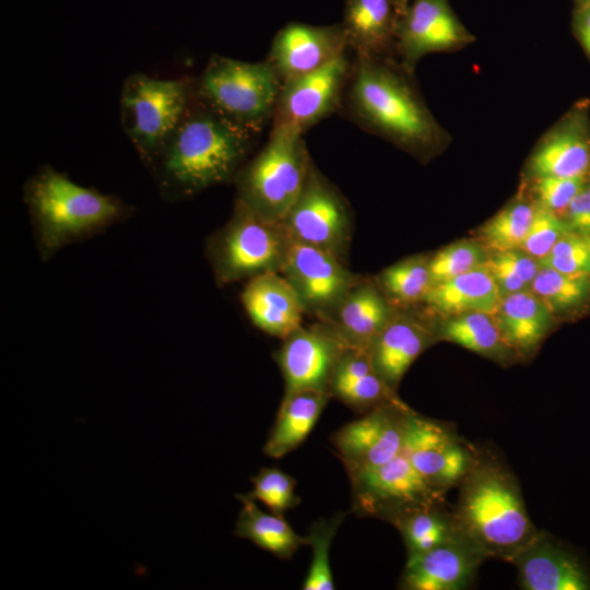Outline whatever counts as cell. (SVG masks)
Here are the masks:
<instances>
[{"instance_id": "obj_34", "label": "cell", "mask_w": 590, "mask_h": 590, "mask_svg": "<svg viewBox=\"0 0 590 590\" xmlns=\"http://www.w3.org/2000/svg\"><path fill=\"white\" fill-rule=\"evenodd\" d=\"M535 204L517 200L488 220L481 229L484 245L493 252L520 248L533 219Z\"/></svg>"}, {"instance_id": "obj_2", "label": "cell", "mask_w": 590, "mask_h": 590, "mask_svg": "<svg viewBox=\"0 0 590 590\" xmlns=\"http://www.w3.org/2000/svg\"><path fill=\"white\" fill-rule=\"evenodd\" d=\"M390 58L355 55L349 106L365 128L420 158L444 146L447 135L409 80Z\"/></svg>"}, {"instance_id": "obj_36", "label": "cell", "mask_w": 590, "mask_h": 590, "mask_svg": "<svg viewBox=\"0 0 590 590\" xmlns=\"http://www.w3.org/2000/svg\"><path fill=\"white\" fill-rule=\"evenodd\" d=\"M253 488L245 494L253 500L261 502L272 514L284 517L285 512L295 508L300 499L295 494L296 481L276 468H262L251 477Z\"/></svg>"}, {"instance_id": "obj_31", "label": "cell", "mask_w": 590, "mask_h": 590, "mask_svg": "<svg viewBox=\"0 0 590 590\" xmlns=\"http://www.w3.org/2000/svg\"><path fill=\"white\" fill-rule=\"evenodd\" d=\"M437 334L439 339L491 358H504L510 350L503 340L494 315L482 311L447 317Z\"/></svg>"}, {"instance_id": "obj_7", "label": "cell", "mask_w": 590, "mask_h": 590, "mask_svg": "<svg viewBox=\"0 0 590 590\" xmlns=\"http://www.w3.org/2000/svg\"><path fill=\"white\" fill-rule=\"evenodd\" d=\"M281 85L267 60L247 62L213 55L194 80L193 94L225 119L257 135L273 119Z\"/></svg>"}, {"instance_id": "obj_39", "label": "cell", "mask_w": 590, "mask_h": 590, "mask_svg": "<svg viewBox=\"0 0 590 590\" xmlns=\"http://www.w3.org/2000/svg\"><path fill=\"white\" fill-rule=\"evenodd\" d=\"M570 231L567 223L558 215L535 204L533 219L520 249L538 261L548 255L556 241Z\"/></svg>"}, {"instance_id": "obj_44", "label": "cell", "mask_w": 590, "mask_h": 590, "mask_svg": "<svg viewBox=\"0 0 590 590\" xmlns=\"http://www.w3.org/2000/svg\"><path fill=\"white\" fill-rule=\"evenodd\" d=\"M410 0H396V2L398 3V5L401 8V10L403 11L408 4Z\"/></svg>"}, {"instance_id": "obj_40", "label": "cell", "mask_w": 590, "mask_h": 590, "mask_svg": "<svg viewBox=\"0 0 590 590\" xmlns=\"http://www.w3.org/2000/svg\"><path fill=\"white\" fill-rule=\"evenodd\" d=\"M585 186V175L573 177H541L535 179L534 191L539 205L558 213L565 211Z\"/></svg>"}, {"instance_id": "obj_8", "label": "cell", "mask_w": 590, "mask_h": 590, "mask_svg": "<svg viewBox=\"0 0 590 590\" xmlns=\"http://www.w3.org/2000/svg\"><path fill=\"white\" fill-rule=\"evenodd\" d=\"M193 79H155L130 74L121 88L122 129L149 167L185 116L192 96Z\"/></svg>"}, {"instance_id": "obj_45", "label": "cell", "mask_w": 590, "mask_h": 590, "mask_svg": "<svg viewBox=\"0 0 590 590\" xmlns=\"http://www.w3.org/2000/svg\"><path fill=\"white\" fill-rule=\"evenodd\" d=\"M577 2H578V5H579V4H583V3L590 2V0H577Z\"/></svg>"}, {"instance_id": "obj_26", "label": "cell", "mask_w": 590, "mask_h": 590, "mask_svg": "<svg viewBox=\"0 0 590 590\" xmlns=\"http://www.w3.org/2000/svg\"><path fill=\"white\" fill-rule=\"evenodd\" d=\"M500 299L498 287L483 264L450 280L432 285L422 303L430 310L449 317L469 311L494 315Z\"/></svg>"}, {"instance_id": "obj_33", "label": "cell", "mask_w": 590, "mask_h": 590, "mask_svg": "<svg viewBox=\"0 0 590 590\" xmlns=\"http://www.w3.org/2000/svg\"><path fill=\"white\" fill-rule=\"evenodd\" d=\"M590 276L571 275L540 266L530 291L553 312L582 304L590 295Z\"/></svg>"}, {"instance_id": "obj_11", "label": "cell", "mask_w": 590, "mask_h": 590, "mask_svg": "<svg viewBox=\"0 0 590 590\" xmlns=\"http://www.w3.org/2000/svg\"><path fill=\"white\" fill-rule=\"evenodd\" d=\"M297 294L305 314L326 321L362 278L317 247L292 239L280 272Z\"/></svg>"}, {"instance_id": "obj_21", "label": "cell", "mask_w": 590, "mask_h": 590, "mask_svg": "<svg viewBox=\"0 0 590 590\" xmlns=\"http://www.w3.org/2000/svg\"><path fill=\"white\" fill-rule=\"evenodd\" d=\"M396 310L374 279L362 276L323 322L345 347L368 351Z\"/></svg>"}, {"instance_id": "obj_29", "label": "cell", "mask_w": 590, "mask_h": 590, "mask_svg": "<svg viewBox=\"0 0 590 590\" xmlns=\"http://www.w3.org/2000/svg\"><path fill=\"white\" fill-rule=\"evenodd\" d=\"M236 498L243 507L233 531L235 536L251 541L280 559H291L299 547L308 545V536L297 534L284 517L264 512L245 494Z\"/></svg>"}, {"instance_id": "obj_10", "label": "cell", "mask_w": 590, "mask_h": 590, "mask_svg": "<svg viewBox=\"0 0 590 590\" xmlns=\"http://www.w3.org/2000/svg\"><path fill=\"white\" fill-rule=\"evenodd\" d=\"M352 511L389 521L404 510L442 503L444 492L432 486L403 452L393 459L347 474Z\"/></svg>"}, {"instance_id": "obj_37", "label": "cell", "mask_w": 590, "mask_h": 590, "mask_svg": "<svg viewBox=\"0 0 590 590\" xmlns=\"http://www.w3.org/2000/svg\"><path fill=\"white\" fill-rule=\"evenodd\" d=\"M486 259L484 248L475 241L451 244L428 259L432 285L482 267Z\"/></svg>"}, {"instance_id": "obj_42", "label": "cell", "mask_w": 590, "mask_h": 590, "mask_svg": "<svg viewBox=\"0 0 590 590\" xmlns=\"http://www.w3.org/2000/svg\"><path fill=\"white\" fill-rule=\"evenodd\" d=\"M570 231L590 235V186H583L565 210Z\"/></svg>"}, {"instance_id": "obj_1", "label": "cell", "mask_w": 590, "mask_h": 590, "mask_svg": "<svg viewBox=\"0 0 590 590\" xmlns=\"http://www.w3.org/2000/svg\"><path fill=\"white\" fill-rule=\"evenodd\" d=\"M255 137L193 94L185 116L149 166L161 197L179 201L234 181Z\"/></svg>"}, {"instance_id": "obj_32", "label": "cell", "mask_w": 590, "mask_h": 590, "mask_svg": "<svg viewBox=\"0 0 590 590\" xmlns=\"http://www.w3.org/2000/svg\"><path fill=\"white\" fill-rule=\"evenodd\" d=\"M373 279L397 309L422 303L432 286L428 259L422 256L400 260Z\"/></svg>"}, {"instance_id": "obj_9", "label": "cell", "mask_w": 590, "mask_h": 590, "mask_svg": "<svg viewBox=\"0 0 590 590\" xmlns=\"http://www.w3.org/2000/svg\"><path fill=\"white\" fill-rule=\"evenodd\" d=\"M282 225L293 240L322 249L346 263L353 235L352 211L344 196L314 163Z\"/></svg>"}, {"instance_id": "obj_18", "label": "cell", "mask_w": 590, "mask_h": 590, "mask_svg": "<svg viewBox=\"0 0 590 590\" xmlns=\"http://www.w3.org/2000/svg\"><path fill=\"white\" fill-rule=\"evenodd\" d=\"M486 557L464 536L429 551L408 555L399 588L404 590H463L469 588Z\"/></svg>"}, {"instance_id": "obj_16", "label": "cell", "mask_w": 590, "mask_h": 590, "mask_svg": "<svg viewBox=\"0 0 590 590\" xmlns=\"http://www.w3.org/2000/svg\"><path fill=\"white\" fill-rule=\"evenodd\" d=\"M282 341L274 358L284 379V393L298 390L329 393L335 364L345 347L331 328L323 321L302 324Z\"/></svg>"}, {"instance_id": "obj_25", "label": "cell", "mask_w": 590, "mask_h": 590, "mask_svg": "<svg viewBox=\"0 0 590 590\" xmlns=\"http://www.w3.org/2000/svg\"><path fill=\"white\" fill-rule=\"evenodd\" d=\"M401 13L396 0H346L342 25L349 47L355 55L389 58Z\"/></svg>"}, {"instance_id": "obj_12", "label": "cell", "mask_w": 590, "mask_h": 590, "mask_svg": "<svg viewBox=\"0 0 590 590\" xmlns=\"http://www.w3.org/2000/svg\"><path fill=\"white\" fill-rule=\"evenodd\" d=\"M405 404H385L335 430L330 441L346 474L382 464L403 450Z\"/></svg>"}, {"instance_id": "obj_19", "label": "cell", "mask_w": 590, "mask_h": 590, "mask_svg": "<svg viewBox=\"0 0 590 590\" xmlns=\"http://www.w3.org/2000/svg\"><path fill=\"white\" fill-rule=\"evenodd\" d=\"M509 563L524 590H590V577L579 559L541 531Z\"/></svg>"}, {"instance_id": "obj_15", "label": "cell", "mask_w": 590, "mask_h": 590, "mask_svg": "<svg viewBox=\"0 0 590 590\" xmlns=\"http://www.w3.org/2000/svg\"><path fill=\"white\" fill-rule=\"evenodd\" d=\"M402 452L441 492L459 485L475 461L450 429L413 410L406 417Z\"/></svg>"}, {"instance_id": "obj_27", "label": "cell", "mask_w": 590, "mask_h": 590, "mask_svg": "<svg viewBox=\"0 0 590 590\" xmlns=\"http://www.w3.org/2000/svg\"><path fill=\"white\" fill-rule=\"evenodd\" d=\"M330 399L329 393L317 390L284 393L274 425L263 446L264 455L279 459L302 445Z\"/></svg>"}, {"instance_id": "obj_38", "label": "cell", "mask_w": 590, "mask_h": 590, "mask_svg": "<svg viewBox=\"0 0 590 590\" xmlns=\"http://www.w3.org/2000/svg\"><path fill=\"white\" fill-rule=\"evenodd\" d=\"M539 263L565 274L590 276V235L566 232Z\"/></svg>"}, {"instance_id": "obj_6", "label": "cell", "mask_w": 590, "mask_h": 590, "mask_svg": "<svg viewBox=\"0 0 590 590\" xmlns=\"http://www.w3.org/2000/svg\"><path fill=\"white\" fill-rule=\"evenodd\" d=\"M292 238L282 223L267 220L235 199L224 225L206 238L205 257L217 286L281 272Z\"/></svg>"}, {"instance_id": "obj_4", "label": "cell", "mask_w": 590, "mask_h": 590, "mask_svg": "<svg viewBox=\"0 0 590 590\" xmlns=\"http://www.w3.org/2000/svg\"><path fill=\"white\" fill-rule=\"evenodd\" d=\"M459 485L455 520L486 558L509 562L539 533L516 479L502 465L475 459Z\"/></svg>"}, {"instance_id": "obj_28", "label": "cell", "mask_w": 590, "mask_h": 590, "mask_svg": "<svg viewBox=\"0 0 590 590\" xmlns=\"http://www.w3.org/2000/svg\"><path fill=\"white\" fill-rule=\"evenodd\" d=\"M552 311L530 290L503 296L495 320L506 345L520 353L531 352L543 340Z\"/></svg>"}, {"instance_id": "obj_43", "label": "cell", "mask_w": 590, "mask_h": 590, "mask_svg": "<svg viewBox=\"0 0 590 590\" xmlns=\"http://www.w3.org/2000/svg\"><path fill=\"white\" fill-rule=\"evenodd\" d=\"M574 26L579 40L590 56V2L577 7Z\"/></svg>"}, {"instance_id": "obj_5", "label": "cell", "mask_w": 590, "mask_h": 590, "mask_svg": "<svg viewBox=\"0 0 590 590\" xmlns=\"http://www.w3.org/2000/svg\"><path fill=\"white\" fill-rule=\"evenodd\" d=\"M303 134L298 129L273 125L266 145L237 173L235 199L262 217L282 223L314 163Z\"/></svg>"}, {"instance_id": "obj_14", "label": "cell", "mask_w": 590, "mask_h": 590, "mask_svg": "<svg viewBox=\"0 0 590 590\" xmlns=\"http://www.w3.org/2000/svg\"><path fill=\"white\" fill-rule=\"evenodd\" d=\"M473 39L448 0H410L398 22L396 50L400 67L412 74L425 55L462 48Z\"/></svg>"}, {"instance_id": "obj_35", "label": "cell", "mask_w": 590, "mask_h": 590, "mask_svg": "<svg viewBox=\"0 0 590 590\" xmlns=\"http://www.w3.org/2000/svg\"><path fill=\"white\" fill-rule=\"evenodd\" d=\"M347 512H338L330 519L314 522L307 534L312 548L311 563L303 583L304 590H333L334 583L330 567V546L338 529Z\"/></svg>"}, {"instance_id": "obj_23", "label": "cell", "mask_w": 590, "mask_h": 590, "mask_svg": "<svg viewBox=\"0 0 590 590\" xmlns=\"http://www.w3.org/2000/svg\"><path fill=\"white\" fill-rule=\"evenodd\" d=\"M433 340L432 330L421 319L406 309H397L368 352L377 373L397 390L410 366Z\"/></svg>"}, {"instance_id": "obj_17", "label": "cell", "mask_w": 590, "mask_h": 590, "mask_svg": "<svg viewBox=\"0 0 590 590\" xmlns=\"http://www.w3.org/2000/svg\"><path fill=\"white\" fill-rule=\"evenodd\" d=\"M349 48L342 24L290 23L273 38L266 60L283 83L321 68Z\"/></svg>"}, {"instance_id": "obj_24", "label": "cell", "mask_w": 590, "mask_h": 590, "mask_svg": "<svg viewBox=\"0 0 590 590\" xmlns=\"http://www.w3.org/2000/svg\"><path fill=\"white\" fill-rule=\"evenodd\" d=\"M329 393L359 413L385 404L404 403L377 373L369 352L354 347L342 351L331 377Z\"/></svg>"}, {"instance_id": "obj_3", "label": "cell", "mask_w": 590, "mask_h": 590, "mask_svg": "<svg viewBox=\"0 0 590 590\" xmlns=\"http://www.w3.org/2000/svg\"><path fill=\"white\" fill-rule=\"evenodd\" d=\"M23 201L43 261H49L64 247L104 233L134 213V208L119 197L81 186L47 164L24 182Z\"/></svg>"}, {"instance_id": "obj_30", "label": "cell", "mask_w": 590, "mask_h": 590, "mask_svg": "<svg viewBox=\"0 0 590 590\" xmlns=\"http://www.w3.org/2000/svg\"><path fill=\"white\" fill-rule=\"evenodd\" d=\"M389 522L400 532L408 555L423 553L463 536L453 514L446 511L441 503L404 510L390 518Z\"/></svg>"}, {"instance_id": "obj_20", "label": "cell", "mask_w": 590, "mask_h": 590, "mask_svg": "<svg viewBox=\"0 0 590 590\" xmlns=\"http://www.w3.org/2000/svg\"><path fill=\"white\" fill-rule=\"evenodd\" d=\"M590 166V125L585 108H576L542 137L528 167L531 176L573 177Z\"/></svg>"}, {"instance_id": "obj_13", "label": "cell", "mask_w": 590, "mask_h": 590, "mask_svg": "<svg viewBox=\"0 0 590 590\" xmlns=\"http://www.w3.org/2000/svg\"><path fill=\"white\" fill-rule=\"evenodd\" d=\"M351 70L352 63L344 52L315 71L283 82L273 125L304 133L328 117L340 104Z\"/></svg>"}, {"instance_id": "obj_22", "label": "cell", "mask_w": 590, "mask_h": 590, "mask_svg": "<svg viewBox=\"0 0 590 590\" xmlns=\"http://www.w3.org/2000/svg\"><path fill=\"white\" fill-rule=\"evenodd\" d=\"M240 303L251 322L267 334L284 339L303 324V305L280 272L262 273L246 281Z\"/></svg>"}, {"instance_id": "obj_41", "label": "cell", "mask_w": 590, "mask_h": 590, "mask_svg": "<svg viewBox=\"0 0 590 590\" xmlns=\"http://www.w3.org/2000/svg\"><path fill=\"white\" fill-rule=\"evenodd\" d=\"M491 257L523 280L529 288L540 269L539 261L520 248L493 252Z\"/></svg>"}]
</instances>
